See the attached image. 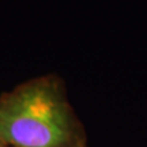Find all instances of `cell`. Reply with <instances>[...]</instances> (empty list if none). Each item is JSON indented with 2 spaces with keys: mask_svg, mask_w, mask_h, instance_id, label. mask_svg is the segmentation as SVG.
I'll list each match as a JSON object with an SVG mask.
<instances>
[{
  "mask_svg": "<svg viewBox=\"0 0 147 147\" xmlns=\"http://www.w3.org/2000/svg\"><path fill=\"white\" fill-rule=\"evenodd\" d=\"M0 142L7 147H87L86 131L58 75L0 94Z\"/></svg>",
  "mask_w": 147,
  "mask_h": 147,
  "instance_id": "6da1fadb",
  "label": "cell"
},
{
  "mask_svg": "<svg viewBox=\"0 0 147 147\" xmlns=\"http://www.w3.org/2000/svg\"><path fill=\"white\" fill-rule=\"evenodd\" d=\"M0 147H7V146H5L4 144H1V142H0Z\"/></svg>",
  "mask_w": 147,
  "mask_h": 147,
  "instance_id": "7a4b0ae2",
  "label": "cell"
}]
</instances>
